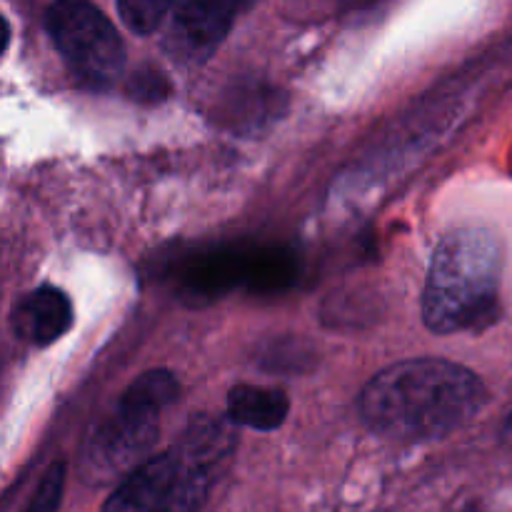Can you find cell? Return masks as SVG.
<instances>
[{"mask_svg":"<svg viewBox=\"0 0 512 512\" xmlns=\"http://www.w3.org/2000/svg\"><path fill=\"white\" fill-rule=\"evenodd\" d=\"M485 405V385L473 370L440 358H415L380 370L360 395L363 420L393 440L443 438L463 428Z\"/></svg>","mask_w":512,"mask_h":512,"instance_id":"obj_1","label":"cell"},{"mask_svg":"<svg viewBox=\"0 0 512 512\" xmlns=\"http://www.w3.org/2000/svg\"><path fill=\"white\" fill-rule=\"evenodd\" d=\"M233 448V425L198 415L168 453L138 465L120 483L103 512H198Z\"/></svg>","mask_w":512,"mask_h":512,"instance_id":"obj_2","label":"cell"},{"mask_svg":"<svg viewBox=\"0 0 512 512\" xmlns=\"http://www.w3.org/2000/svg\"><path fill=\"white\" fill-rule=\"evenodd\" d=\"M503 253L488 230L460 228L445 235L430 260L423 320L433 333L485 330L498 318Z\"/></svg>","mask_w":512,"mask_h":512,"instance_id":"obj_3","label":"cell"},{"mask_svg":"<svg viewBox=\"0 0 512 512\" xmlns=\"http://www.w3.org/2000/svg\"><path fill=\"white\" fill-rule=\"evenodd\" d=\"M45 28L68 68L85 85L108 88L123 75V40L90 0H55L45 13Z\"/></svg>","mask_w":512,"mask_h":512,"instance_id":"obj_4","label":"cell"},{"mask_svg":"<svg viewBox=\"0 0 512 512\" xmlns=\"http://www.w3.org/2000/svg\"><path fill=\"white\" fill-rule=\"evenodd\" d=\"M158 435V415L135 413L118 405V413L105 420L85 448V468L90 478L108 483L125 473H133Z\"/></svg>","mask_w":512,"mask_h":512,"instance_id":"obj_5","label":"cell"},{"mask_svg":"<svg viewBox=\"0 0 512 512\" xmlns=\"http://www.w3.org/2000/svg\"><path fill=\"white\" fill-rule=\"evenodd\" d=\"M245 0H175L165 48L178 63H205L228 35Z\"/></svg>","mask_w":512,"mask_h":512,"instance_id":"obj_6","label":"cell"},{"mask_svg":"<svg viewBox=\"0 0 512 512\" xmlns=\"http://www.w3.org/2000/svg\"><path fill=\"white\" fill-rule=\"evenodd\" d=\"M10 323L20 340L45 348L73 328V303L63 290L43 285L18 300Z\"/></svg>","mask_w":512,"mask_h":512,"instance_id":"obj_7","label":"cell"},{"mask_svg":"<svg viewBox=\"0 0 512 512\" xmlns=\"http://www.w3.org/2000/svg\"><path fill=\"white\" fill-rule=\"evenodd\" d=\"M288 395L265 385H235L228 395V418L253 430H275L288 418Z\"/></svg>","mask_w":512,"mask_h":512,"instance_id":"obj_8","label":"cell"},{"mask_svg":"<svg viewBox=\"0 0 512 512\" xmlns=\"http://www.w3.org/2000/svg\"><path fill=\"white\" fill-rule=\"evenodd\" d=\"M245 263H248V258L225 253L213 255V258H203L185 275V293L195 295L200 303L205 298H218L230 285H235L238 280H245Z\"/></svg>","mask_w":512,"mask_h":512,"instance_id":"obj_9","label":"cell"},{"mask_svg":"<svg viewBox=\"0 0 512 512\" xmlns=\"http://www.w3.org/2000/svg\"><path fill=\"white\" fill-rule=\"evenodd\" d=\"M180 393V385L170 370H150V373L140 375L133 385L123 393L120 405L135 413L158 415L163 413L168 405L175 403Z\"/></svg>","mask_w":512,"mask_h":512,"instance_id":"obj_10","label":"cell"},{"mask_svg":"<svg viewBox=\"0 0 512 512\" xmlns=\"http://www.w3.org/2000/svg\"><path fill=\"white\" fill-rule=\"evenodd\" d=\"M295 278V260L283 250H263L245 263V283L255 293H275Z\"/></svg>","mask_w":512,"mask_h":512,"instance_id":"obj_11","label":"cell"},{"mask_svg":"<svg viewBox=\"0 0 512 512\" xmlns=\"http://www.w3.org/2000/svg\"><path fill=\"white\" fill-rule=\"evenodd\" d=\"M175 0H118V13L133 33L150 35L160 28Z\"/></svg>","mask_w":512,"mask_h":512,"instance_id":"obj_12","label":"cell"},{"mask_svg":"<svg viewBox=\"0 0 512 512\" xmlns=\"http://www.w3.org/2000/svg\"><path fill=\"white\" fill-rule=\"evenodd\" d=\"M63 483H65V465L55 463L53 468L45 473L43 483H40L38 493L30 500L28 510L25 512H55L63 498Z\"/></svg>","mask_w":512,"mask_h":512,"instance_id":"obj_13","label":"cell"},{"mask_svg":"<svg viewBox=\"0 0 512 512\" xmlns=\"http://www.w3.org/2000/svg\"><path fill=\"white\" fill-rule=\"evenodd\" d=\"M128 93L135 100H143V103H155V100H163L168 93V85H165L163 75L155 73V70H138V73L130 78Z\"/></svg>","mask_w":512,"mask_h":512,"instance_id":"obj_14","label":"cell"},{"mask_svg":"<svg viewBox=\"0 0 512 512\" xmlns=\"http://www.w3.org/2000/svg\"><path fill=\"white\" fill-rule=\"evenodd\" d=\"M508 433H512V418H510V423H508Z\"/></svg>","mask_w":512,"mask_h":512,"instance_id":"obj_15","label":"cell"},{"mask_svg":"<svg viewBox=\"0 0 512 512\" xmlns=\"http://www.w3.org/2000/svg\"><path fill=\"white\" fill-rule=\"evenodd\" d=\"M245 3H250V0H245Z\"/></svg>","mask_w":512,"mask_h":512,"instance_id":"obj_16","label":"cell"}]
</instances>
